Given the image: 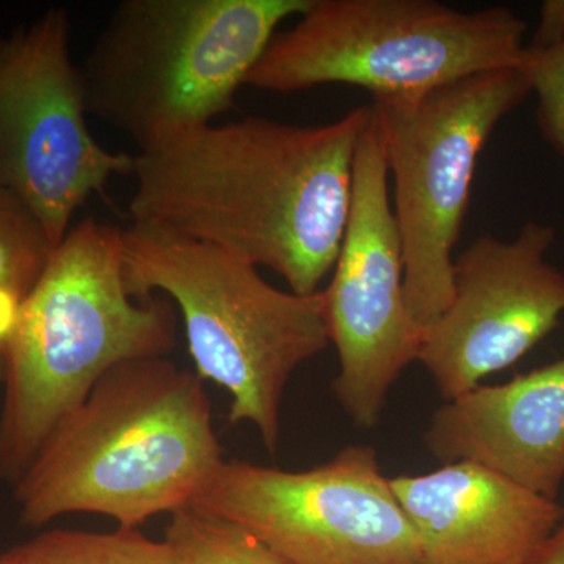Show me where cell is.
I'll return each mask as SVG.
<instances>
[{"instance_id":"obj_13","label":"cell","mask_w":564,"mask_h":564,"mask_svg":"<svg viewBox=\"0 0 564 564\" xmlns=\"http://www.w3.org/2000/svg\"><path fill=\"white\" fill-rule=\"evenodd\" d=\"M425 445L556 500L564 481V356L508 383L477 386L437 408Z\"/></svg>"},{"instance_id":"obj_1","label":"cell","mask_w":564,"mask_h":564,"mask_svg":"<svg viewBox=\"0 0 564 564\" xmlns=\"http://www.w3.org/2000/svg\"><path fill=\"white\" fill-rule=\"evenodd\" d=\"M370 117L372 106L315 128L247 117L140 151L132 223L214 245L313 295L343 247Z\"/></svg>"},{"instance_id":"obj_10","label":"cell","mask_w":564,"mask_h":564,"mask_svg":"<svg viewBox=\"0 0 564 564\" xmlns=\"http://www.w3.org/2000/svg\"><path fill=\"white\" fill-rule=\"evenodd\" d=\"M322 295L339 356L334 392L355 425L372 429L392 384L417 361L421 347V332L408 311L402 242L373 110L356 150L343 247Z\"/></svg>"},{"instance_id":"obj_19","label":"cell","mask_w":564,"mask_h":564,"mask_svg":"<svg viewBox=\"0 0 564 564\" xmlns=\"http://www.w3.org/2000/svg\"><path fill=\"white\" fill-rule=\"evenodd\" d=\"M530 564H564V522Z\"/></svg>"},{"instance_id":"obj_17","label":"cell","mask_w":564,"mask_h":564,"mask_svg":"<svg viewBox=\"0 0 564 564\" xmlns=\"http://www.w3.org/2000/svg\"><path fill=\"white\" fill-rule=\"evenodd\" d=\"M529 55L527 70L538 99V128L543 139L564 158V41L552 50Z\"/></svg>"},{"instance_id":"obj_9","label":"cell","mask_w":564,"mask_h":564,"mask_svg":"<svg viewBox=\"0 0 564 564\" xmlns=\"http://www.w3.org/2000/svg\"><path fill=\"white\" fill-rule=\"evenodd\" d=\"M87 115L65 10L0 39V185L33 212L55 248L93 193L132 174L133 155L102 148Z\"/></svg>"},{"instance_id":"obj_15","label":"cell","mask_w":564,"mask_h":564,"mask_svg":"<svg viewBox=\"0 0 564 564\" xmlns=\"http://www.w3.org/2000/svg\"><path fill=\"white\" fill-rule=\"evenodd\" d=\"M54 250L39 218L0 185V378L3 351L21 304L35 288Z\"/></svg>"},{"instance_id":"obj_6","label":"cell","mask_w":564,"mask_h":564,"mask_svg":"<svg viewBox=\"0 0 564 564\" xmlns=\"http://www.w3.org/2000/svg\"><path fill=\"white\" fill-rule=\"evenodd\" d=\"M276 32L247 85L296 93L355 85L410 95L491 70L527 68V24L507 7L464 13L434 0H310Z\"/></svg>"},{"instance_id":"obj_3","label":"cell","mask_w":564,"mask_h":564,"mask_svg":"<svg viewBox=\"0 0 564 564\" xmlns=\"http://www.w3.org/2000/svg\"><path fill=\"white\" fill-rule=\"evenodd\" d=\"M176 343L169 300L126 288L121 229L85 218L52 252L3 351L0 478L14 485L96 383Z\"/></svg>"},{"instance_id":"obj_7","label":"cell","mask_w":564,"mask_h":564,"mask_svg":"<svg viewBox=\"0 0 564 564\" xmlns=\"http://www.w3.org/2000/svg\"><path fill=\"white\" fill-rule=\"evenodd\" d=\"M530 93L529 70L511 68L432 90L373 96L393 181L408 311L421 336L454 296V250L481 150Z\"/></svg>"},{"instance_id":"obj_18","label":"cell","mask_w":564,"mask_h":564,"mask_svg":"<svg viewBox=\"0 0 564 564\" xmlns=\"http://www.w3.org/2000/svg\"><path fill=\"white\" fill-rule=\"evenodd\" d=\"M564 41V0H545L541 6L540 22L530 43L529 54L552 50Z\"/></svg>"},{"instance_id":"obj_2","label":"cell","mask_w":564,"mask_h":564,"mask_svg":"<svg viewBox=\"0 0 564 564\" xmlns=\"http://www.w3.org/2000/svg\"><path fill=\"white\" fill-rule=\"evenodd\" d=\"M225 462L204 380L161 358L118 364L43 444L20 480L21 525L69 513L140 527L191 507Z\"/></svg>"},{"instance_id":"obj_4","label":"cell","mask_w":564,"mask_h":564,"mask_svg":"<svg viewBox=\"0 0 564 564\" xmlns=\"http://www.w3.org/2000/svg\"><path fill=\"white\" fill-rule=\"evenodd\" d=\"M121 239L129 293L173 300L195 372L229 392V422L254 425L274 454L285 386L332 344L322 292L281 291L258 267L159 226L132 223Z\"/></svg>"},{"instance_id":"obj_16","label":"cell","mask_w":564,"mask_h":564,"mask_svg":"<svg viewBox=\"0 0 564 564\" xmlns=\"http://www.w3.org/2000/svg\"><path fill=\"white\" fill-rule=\"evenodd\" d=\"M165 541L180 564H288L242 527L193 507L172 514Z\"/></svg>"},{"instance_id":"obj_11","label":"cell","mask_w":564,"mask_h":564,"mask_svg":"<svg viewBox=\"0 0 564 564\" xmlns=\"http://www.w3.org/2000/svg\"><path fill=\"white\" fill-rule=\"evenodd\" d=\"M552 226L529 220L511 240L478 237L454 263V296L423 329L417 361L454 400L513 366L564 315V273L547 262Z\"/></svg>"},{"instance_id":"obj_5","label":"cell","mask_w":564,"mask_h":564,"mask_svg":"<svg viewBox=\"0 0 564 564\" xmlns=\"http://www.w3.org/2000/svg\"><path fill=\"white\" fill-rule=\"evenodd\" d=\"M310 0H124L79 68L87 113L140 151L212 124Z\"/></svg>"},{"instance_id":"obj_12","label":"cell","mask_w":564,"mask_h":564,"mask_svg":"<svg viewBox=\"0 0 564 564\" xmlns=\"http://www.w3.org/2000/svg\"><path fill=\"white\" fill-rule=\"evenodd\" d=\"M389 484L423 564H530L563 524L564 507L477 463L444 464Z\"/></svg>"},{"instance_id":"obj_14","label":"cell","mask_w":564,"mask_h":564,"mask_svg":"<svg viewBox=\"0 0 564 564\" xmlns=\"http://www.w3.org/2000/svg\"><path fill=\"white\" fill-rule=\"evenodd\" d=\"M0 564H180L172 545L150 540L139 527L115 532L47 530L0 554Z\"/></svg>"},{"instance_id":"obj_8","label":"cell","mask_w":564,"mask_h":564,"mask_svg":"<svg viewBox=\"0 0 564 564\" xmlns=\"http://www.w3.org/2000/svg\"><path fill=\"white\" fill-rule=\"evenodd\" d=\"M191 507L242 527L288 564H423L369 445L296 473L223 462Z\"/></svg>"}]
</instances>
